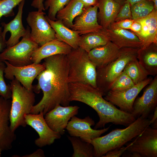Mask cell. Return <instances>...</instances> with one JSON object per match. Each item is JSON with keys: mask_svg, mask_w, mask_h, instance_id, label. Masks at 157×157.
<instances>
[{"mask_svg": "<svg viewBox=\"0 0 157 157\" xmlns=\"http://www.w3.org/2000/svg\"><path fill=\"white\" fill-rule=\"evenodd\" d=\"M142 0H125V2H129L131 6L136 3Z\"/></svg>", "mask_w": 157, "mask_h": 157, "instance_id": "cell-44", "label": "cell"}, {"mask_svg": "<svg viewBox=\"0 0 157 157\" xmlns=\"http://www.w3.org/2000/svg\"><path fill=\"white\" fill-rule=\"evenodd\" d=\"M139 49L122 48L117 58L104 66L96 68L97 88L103 96L108 91L111 85L123 72L128 62L137 58Z\"/></svg>", "mask_w": 157, "mask_h": 157, "instance_id": "cell-6", "label": "cell"}, {"mask_svg": "<svg viewBox=\"0 0 157 157\" xmlns=\"http://www.w3.org/2000/svg\"><path fill=\"white\" fill-rule=\"evenodd\" d=\"M129 145L126 147L124 146L117 149L110 151L106 153L102 157H119L127 150Z\"/></svg>", "mask_w": 157, "mask_h": 157, "instance_id": "cell-37", "label": "cell"}, {"mask_svg": "<svg viewBox=\"0 0 157 157\" xmlns=\"http://www.w3.org/2000/svg\"><path fill=\"white\" fill-rule=\"evenodd\" d=\"M98 22L103 27L108 28L114 22L121 6L113 0H98Z\"/></svg>", "mask_w": 157, "mask_h": 157, "instance_id": "cell-23", "label": "cell"}, {"mask_svg": "<svg viewBox=\"0 0 157 157\" xmlns=\"http://www.w3.org/2000/svg\"><path fill=\"white\" fill-rule=\"evenodd\" d=\"M101 31L108 38L109 40L119 49L128 47L140 48L142 47V42L133 32L127 29L102 28Z\"/></svg>", "mask_w": 157, "mask_h": 157, "instance_id": "cell-18", "label": "cell"}, {"mask_svg": "<svg viewBox=\"0 0 157 157\" xmlns=\"http://www.w3.org/2000/svg\"><path fill=\"white\" fill-rule=\"evenodd\" d=\"M24 0H2L0 1V19L3 16H13V9ZM0 26V35L2 33Z\"/></svg>", "mask_w": 157, "mask_h": 157, "instance_id": "cell-33", "label": "cell"}, {"mask_svg": "<svg viewBox=\"0 0 157 157\" xmlns=\"http://www.w3.org/2000/svg\"><path fill=\"white\" fill-rule=\"evenodd\" d=\"M73 149L72 157H94L93 146L90 142L84 141L80 138L67 136Z\"/></svg>", "mask_w": 157, "mask_h": 157, "instance_id": "cell-28", "label": "cell"}, {"mask_svg": "<svg viewBox=\"0 0 157 157\" xmlns=\"http://www.w3.org/2000/svg\"><path fill=\"white\" fill-rule=\"evenodd\" d=\"M154 4V9L157 10V0H152Z\"/></svg>", "mask_w": 157, "mask_h": 157, "instance_id": "cell-46", "label": "cell"}, {"mask_svg": "<svg viewBox=\"0 0 157 157\" xmlns=\"http://www.w3.org/2000/svg\"><path fill=\"white\" fill-rule=\"evenodd\" d=\"M1 0H0V1H1Z\"/></svg>", "mask_w": 157, "mask_h": 157, "instance_id": "cell-48", "label": "cell"}, {"mask_svg": "<svg viewBox=\"0 0 157 157\" xmlns=\"http://www.w3.org/2000/svg\"><path fill=\"white\" fill-rule=\"evenodd\" d=\"M126 19H132V16L130 4L129 2L125 1L121 6L114 22H117Z\"/></svg>", "mask_w": 157, "mask_h": 157, "instance_id": "cell-35", "label": "cell"}, {"mask_svg": "<svg viewBox=\"0 0 157 157\" xmlns=\"http://www.w3.org/2000/svg\"><path fill=\"white\" fill-rule=\"evenodd\" d=\"M42 10L29 12L26 20L31 28V39L39 46L57 39L56 33Z\"/></svg>", "mask_w": 157, "mask_h": 157, "instance_id": "cell-8", "label": "cell"}, {"mask_svg": "<svg viewBox=\"0 0 157 157\" xmlns=\"http://www.w3.org/2000/svg\"><path fill=\"white\" fill-rule=\"evenodd\" d=\"M25 3V0L22 1L19 4L18 11L14 19L8 23L4 22L1 23L3 27L1 35L6 38V33L9 32L10 36L6 41V47L13 46L19 41L20 38L23 37L26 32V29L24 27L22 22L23 8Z\"/></svg>", "mask_w": 157, "mask_h": 157, "instance_id": "cell-20", "label": "cell"}, {"mask_svg": "<svg viewBox=\"0 0 157 157\" xmlns=\"http://www.w3.org/2000/svg\"><path fill=\"white\" fill-rule=\"evenodd\" d=\"M123 71L131 78L135 85L148 78V74L140 65L137 58L129 61Z\"/></svg>", "mask_w": 157, "mask_h": 157, "instance_id": "cell-29", "label": "cell"}, {"mask_svg": "<svg viewBox=\"0 0 157 157\" xmlns=\"http://www.w3.org/2000/svg\"><path fill=\"white\" fill-rule=\"evenodd\" d=\"M11 103L10 99L0 96V147L2 151L11 149L16 138L15 132L11 131L10 126Z\"/></svg>", "mask_w": 157, "mask_h": 157, "instance_id": "cell-16", "label": "cell"}, {"mask_svg": "<svg viewBox=\"0 0 157 157\" xmlns=\"http://www.w3.org/2000/svg\"><path fill=\"white\" fill-rule=\"evenodd\" d=\"M45 17L55 31L57 39L67 44L73 49L79 47L80 35L78 32L67 27L59 20H51L47 15Z\"/></svg>", "mask_w": 157, "mask_h": 157, "instance_id": "cell-24", "label": "cell"}, {"mask_svg": "<svg viewBox=\"0 0 157 157\" xmlns=\"http://www.w3.org/2000/svg\"><path fill=\"white\" fill-rule=\"evenodd\" d=\"M114 1L119 4L121 6L125 2V0H113Z\"/></svg>", "mask_w": 157, "mask_h": 157, "instance_id": "cell-45", "label": "cell"}, {"mask_svg": "<svg viewBox=\"0 0 157 157\" xmlns=\"http://www.w3.org/2000/svg\"><path fill=\"white\" fill-rule=\"evenodd\" d=\"M42 112L37 114H29L25 115L26 125L29 126L37 133L39 137L35 141V144L42 147L53 144L59 139L61 135L51 129L46 122Z\"/></svg>", "mask_w": 157, "mask_h": 157, "instance_id": "cell-12", "label": "cell"}, {"mask_svg": "<svg viewBox=\"0 0 157 157\" xmlns=\"http://www.w3.org/2000/svg\"><path fill=\"white\" fill-rule=\"evenodd\" d=\"M83 4L85 8L97 5L98 0H80Z\"/></svg>", "mask_w": 157, "mask_h": 157, "instance_id": "cell-41", "label": "cell"}, {"mask_svg": "<svg viewBox=\"0 0 157 157\" xmlns=\"http://www.w3.org/2000/svg\"><path fill=\"white\" fill-rule=\"evenodd\" d=\"M84 8L80 0H71L57 12L56 19L60 21L65 26L70 28L74 19L81 13Z\"/></svg>", "mask_w": 157, "mask_h": 157, "instance_id": "cell-26", "label": "cell"}, {"mask_svg": "<svg viewBox=\"0 0 157 157\" xmlns=\"http://www.w3.org/2000/svg\"><path fill=\"white\" fill-rule=\"evenodd\" d=\"M72 49L70 46L57 38L37 48L31 56V60L33 63H40L43 59L53 55H67Z\"/></svg>", "mask_w": 157, "mask_h": 157, "instance_id": "cell-21", "label": "cell"}, {"mask_svg": "<svg viewBox=\"0 0 157 157\" xmlns=\"http://www.w3.org/2000/svg\"><path fill=\"white\" fill-rule=\"evenodd\" d=\"M44 0H33L31 4L32 6L38 8L39 10H45L43 3Z\"/></svg>", "mask_w": 157, "mask_h": 157, "instance_id": "cell-39", "label": "cell"}, {"mask_svg": "<svg viewBox=\"0 0 157 157\" xmlns=\"http://www.w3.org/2000/svg\"><path fill=\"white\" fill-rule=\"evenodd\" d=\"M120 51V49L109 41L105 45L92 49L88 54L90 60L97 68L107 65L117 58Z\"/></svg>", "mask_w": 157, "mask_h": 157, "instance_id": "cell-22", "label": "cell"}, {"mask_svg": "<svg viewBox=\"0 0 157 157\" xmlns=\"http://www.w3.org/2000/svg\"><path fill=\"white\" fill-rule=\"evenodd\" d=\"M2 150L1 149L0 147V157L1 156V152H2Z\"/></svg>", "mask_w": 157, "mask_h": 157, "instance_id": "cell-47", "label": "cell"}, {"mask_svg": "<svg viewBox=\"0 0 157 157\" xmlns=\"http://www.w3.org/2000/svg\"><path fill=\"white\" fill-rule=\"evenodd\" d=\"M135 85L131 78L123 71L111 85L109 91H122L131 88Z\"/></svg>", "mask_w": 157, "mask_h": 157, "instance_id": "cell-31", "label": "cell"}, {"mask_svg": "<svg viewBox=\"0 0 157 157\" xmlns=\"http://www.w3.org/2000/svg\"><path fill=\"white\" fill-rule=\"evenodd\" d=\"M31 30L28 26L21 40L15 45L6 47L0 53V61H8L12 65L21 67L33 63L31 56L39 46L30 37Z\"/></svg>", "mask_w": 157, "mask_h": 157, "instance_id": "cell-7", "label": "cell"}, {"mask_svg": "<svg viewBox=\"0 0 157 157\" xmlns=\"http://www.w3.org/2000/svg\"><path fill=\"white\" fill-rule=\"evenodd\" d=\"M150 120L140 116L124 129H116L104 136L93 139L90 143L94 148V157H102L110 151L124 146L149 126Z\"/></svg>", "mask_w": 157, "mask_h": 157, "instance_id": "cell-3", "label": "cell"}, {"mask_svg": "<svg viewBox=\"0 0 157 157\" xmlns=\"http://www.w3.org/2000/svg\"><path fill=\"white\" fill-rule=\"evenodd\" d=\"M154 9L152 0H143L131 6L132 19L135 20L149 15Z\"/></svg>", "mask_w": 157, "mask_h": 157, "instance_id": "cell-30", "label": "cell"}, {"mask_svg": "<svg viewBox=\"0 0 157 157\" xmlns=\"http://www.w3.org/2000/svg\"><path fill=\"white\" fill-rule=\"evenodd\" d=\"M45 68L36 77L38 83L33 85V90L43 96L33 106L31 114L42 112L44 115L56 105L69 106L70 102L68 81V64L67 55H53L44 59Z\"/></svg>", "mask_w": 157, "mask_h": 157, "instance_id": "cell-1", "label": "cell"}, {"mask_svg": "<svg viewBox=\"0 0 157 157\" xmlns=\"http://www.w3.org/2000/svg\"><path fill=\"white\" fill-rule=\"evenodd\" d=\"M67 57L69 83L88 84L97 88L96 67L90 60L88 53L78 47L72 49Z\"/></svg>", "mask_w": 157, "mask_h": 157, "instance_id": "cell-5", "label": "cell"}, {"mask_svg": "<svg viewBox=\"0 0 157 157\" xmlns=\"http://www.w3.org/2000/svg\"><path fill=\"white\" fill-rule=\"evenodd\" d=\"M6 67L4 71L5 77L7 79H17L27 89L33 90L32 83L38 75L45 68L43 64L34 63L21 67L12 65L5 61Z\"/></svg>", "mask_w": 157, "mask_h": 157, "instance_id": "cell-9", "label": "cell"}, {"mask_svg": "<svg viewBox=\"0 0 157 157\" xmlns=\"http://www.w3.org/2000/svg\"><path fill=\"white\" fill-rule=\"evenodd\" d=\"M69 88L70 101H76L84 103L97 113L99 120L95 124L94 129L104 127L109 123L127 127L136 119L131 113L118 109L105 100L99 90L90 85L69 83Z\"/></svg>", "mask_w": 157, "mask_h": 157, "instance_id": "cell-2", "label": "cell"}, {"mask_svg": "<svg viewBox=\"0 0 157 157\" xmlns=\"http://www.w3.org/2000/svg\"><path fill=\"white\" fill-rule=\"evenodd\" d=\"M157 105V76L145 89L142 95L136 97L133 106L131 114L136 119L141 116L147 119Z\"/></svg>", "mask_w": 157, "mask_h": 157, "instance_id": "cell-13", "label": "cell"}, {"mask_svg": "<svg viewBox=\"0 0 157 157\" xmlns=\"http://www.w3.org/2000/svg\"><path fill=\"white\" fill-rule=\"evenodd\" d=\"M157 122V107L156 106L154 111V115L151 119L150 120V124H152L154 122Z\"/></svg>", "mask_w": 157, "mask_h": 157, "instance_id": "cell-43", "label": "cell"}, {"mask_svg": "<svg viewBox=\"0 0 157 157\" xmlns=\"http://www.w3.org/2000/svg\"><path fill=\"white\" fill-rule=\"evenodd\" d=\"M129 144L126 151L137 152L143 157H157V129L147 127Z\"/></svg>", "mask_w": 157, "mask_h": 157, "instance_id": "cell-14", "label": "cell"}, {"mask_svg": "<svg viewBox=\"0 0 157 157\" xmlns=\"http://www.w3.org/2000/svg\"><path fill=\"white\" fill-rule=\"evenodd\" d=\"M95 125L94 121L88 116L81 119L75 115L70 119L66 129L70 136L79 138L90 143L92 140L100 136L110 128L109 126L99 130L92 129L91 126Z\"/></svg>", "mask_w": 157, "mask_h": 157, "instance_id": "cell-11", "label": "cell"}, {"mask_svg": "<svg viewBox=\"0 0 157 157\" xmlns=\"http://www.w3.org/2000/svg\"><path fill=\"white\" fill-rule=\"evenodd\" d=\"M98 10L97 4L85 8L74 19L70 28L78 32L80 35L99 31L103 27L98 22Z\"/></svg>", "mask_w": 157, "mask_h": 157, "instance_id": "cell-17", "label": "cell"}, {"mask_svg": "<svg viewBox=\"0 0 157 157\" xmlns=\"http://www.w3.org/2000/svg\"><path fill=\"white\" fill-rule=\"evenodd\" d=\"M79 108L77 106H64L58 104L47 113L44 118L51 129L63 135L69 122L77 114Z\"/></svg>", "mask_w": 157, "mask_h": 157, "instance_id": "cell-15", "label": "cell"}, {"mask_svg": "<svg viewBox=\"0 0 157 157\" xmlns=\"http://www.w3.org/2000/svg\"><path fill=\"white\" fill-rule=\"evenodd\" d=\"M22 157H44L45 156L44 151L41 149H38L32 153L26 154Z\"/></svg>", "mask_w": 157, "mask_h": 157, "instance_id": "cell-38", "label": "cell"}, {"mask_svg": "<svg viewBox=\"0 0 157 157\" xmlns=\"http://www.w3.org/2000/svg\"><path fill=\"white\" fill-rule=\"evenodd\" d=\"M10 85L12 100L10 112V126L15 132L19 126L25 127V115L31 113L35 101V95L33 90L23 87L15 78L12 80Z\"/></svg>", "mask_w": 157, "mask_h": 157, "instance_id": "cell-4", "label": "cell"}, {"mask_svg": "<svg viewBox=\"0 0 157 157\" xmlns=\"http://www.w3.org/2000/svg\"><path fill=\"white\" fill-rule=\"evenodd\" d=\"M134 20L126 19L117 22H114L108 28L112 29H129Z\"/></svg>", "mask_w": 157, "mask_h": 157, "instance_id": "cell-36", "label": "cell"}, {"mask_svg": "<svg viewBox=\"0 0 157 157\" xmlns=\"http://www.w3.org/2000/svg\"><path fill=\"white\" fill-rule=\"evenodd\" d=\"M135 20L140 23L141 29L135 33L139 38L144 48L153 43H157V10L154 9L148 16Z\"/></svg>", "mask_w": 157, "mask_h": 157, "instance_id": "cell-19", "label": "cell"}, {"mask_svg": "<svg viewBox=\"0 0 157 157\" xmlns=\"http://www.w3.org/2000/svg\"><path fill=\"white\" fill-rule=\"evenodd\" d=\"M6 67L4 62L0 61V96L9 99L11 98L12 93L10 84H6L4 78Z\"/></svg>", "mask_w": 157, "mask_h": 157, "instance_id": "cell-34", "label": "cell"}, {"mask_svg": "<svg viewBox=\"0 0 157 157\" xmlns=\"http://www.w3.org/2000/svg\"><path fill=\"white\" fill-rule=\"evenodd\" d=\"M137 59L148 75H157V43H153L145 48H139Z\"/></svg>", "mask_w": 157, "mask_h": 157, "instance_id": "cell-25", "label": "cell"}, {"mask_svg": "<svg viewBox=\"0 0 157 157\" xmlns=\"http://www.w3.org/2000/svg\"><path fill=\"white\" fill-rule=\"evenodd\" d=\"M141 29V25L140 23L134 20L129 29L134 33H137L140 32Z\"/></svg>", "mask_w": 157, "mask_h": 157, "instance_id": "cell-40", "label": "cell"}, {"mask_svg": "<svg viewBox=\"0 0 157 157\" xmlns=\"http://www.w3.org/2000/svg\"><path fill=\"white\" fill-rule=\"evenodd\" d=\"M109 41L100 30L80 35L78 47L88 53L94 48L105 45Z\"/></svg>", "mask_w": 157, "mask_h": 157, "instance_id": "cell-27", "label": "cell"}, {"mask_svg": "<svg viewBox=\"0 0 157 157\" xmlns=\"http://www.w3.org/2000/svg\"><path fill=\"white\" fill-rule=\"evenodd\" d=\"M70 0H46L44 5L45 10H48L47 17L51 20H56L57 12L67 5Z\"/></svg>", "mask_w": 157, "mask_h": 157, "instance_id": "cell-32", "label": "cell"}, {"mask_svg": "<svg viewBox=\"0 0 157 157\" xmlns=\"http://www.w3.org/2000/svg\"><path fill=\"white\" fill-rule=\"evenodd\" d=\"M6 38H4L1 34L0 35V52H3L6 47Z\"/></svg>", "mask_w": 157, "mask_h": 157, "instance_id": "cell-42", "label": "cell"}, {"mask_svg": "<svg viewBox=\"0 0 157 157\" xmlns=\"http://www.w3.org/2000/svg\"><path fill=\"white\" fill-rule=\"evenodd\" d=\"M153 79L151 77H150L124 90L120 91L109 90L104 98L113 105L119 107L121 110L131 114L135 99L142 90L149 84Z\"/></svg>", "mask_w": 157, "mask_h": 157, "instance_id": "cell-10", "label": "cell"}]
</instances>
